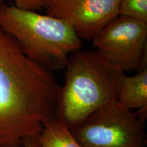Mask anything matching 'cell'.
<instances>
[{"label": "cell", "mask_w": 147, "mask_h": 147, "mask_svg": "<svg viewBox=\"0 0 147 147\" xmlns=\"http://www.w3.org/2000/svg\"><path fill=\"white\" fill-rule=\"evenodd\" d=\"M61 87L0 29V147H23L57 112Z\"/></svg>", "instance_id": "6da1fadb"}, {"label": "cell", "mask_w": 147, "mask_h": 147, "mask_svg": "<svg viewBox=\"0 0 147 147\" xmlns=\"http://www.w3.org/2000/svg\"><path fill=\"white\" fill-rule=\"evenodd\" d=\"M57 113L69 128L113 101L125 73L98 51H78L69 59Z\"/></svg>", "instance_id": "7a4b0ae2"}, {"label": "cell", "mask_w": 147, "mask_h": 147, "mask_svg": "<svg viewBox=\"0 0 147 147\" xmlns=\"http://www.w3.org/2000/svg\"><path fill=\"white\" fill-rule=\"evenodd\" d=\"M0 29L27 57L51 71L65 69L69 55L80 50L82 44L62 20L14 5L0 4Z\"/></svg>", "instance_id": "3957f363"}, {"label": "cell", "mask_w": 147, "mask_h": 147, "mask_svg": "<svg viewBox=\"0 0 147 147\" xmlns=\"http://www.w3.org/2000/svg\"><path fill=\"white\" fill-rule=\"evenodd\" d=\"M82 147H146L145 121L117 100L102 106L69 128Z\"/></svg>", "instance_id": "277c9868"}, {"label": "cell", "mask_w": 147, "mask_h": 147, "mask_svg": "<svg viewBox=\"0 0 147 147\" xmlns=\"http://www.w3.org/2000/svg\"><path fill=\"white\" fill-rule=\"evenodd\" d=\"M92 41L97 51L124 73L140 70L146 49L147 23L118 15Z\"/></svg>", "instance_id": "5b68a950"}, {"label": "cell", "mask_w": 147, "mask_h": 147, "mask_svg": "<svg viewBox=\"0 0 147 147\" xmlns=\"http://www.w3.org/2000/svg\"><path fill=\"white\" fill-rule=\"evenodd\" d=\"M120 0H48L47 14L65 22L80 39L92 40L119 15Z\"/></svg>", "instance_id": "8992f818"}, {"label": "cell", "mask_w": 147, "mask_h": 147, "mask_svg": "<svg viewBox=\"0 0 147 147\" xmlns=\"http://www.w3.org/2000/svg\"><path fill=\"white\" fill-rule=\"evenodd\" d=\"M117 102L127 110L136 111L144 121L147 115V68L133 76H125L119 89Z\"/></svg>", "instance_id": "52a82bcc"}, {"label": "cell", "mask_w": 147, "mask_h": 147, "mask_svg": "<svg viewBox=\"0 0 147 147\" xmlns=\"http://www.w3.org/2000/svg\"><path fill=\"white\" fill-rule=\"evenodd\" d=\"M38 138L41 147H82L57 113L45 123Z\"/></svg>", "instance_id": "ba28073f"}, {"label": "cell", "mask_w": 147, "mask_h": 147, "mask_svg": "<svg viewBox=\"0 0 147 147\" xmlns=\"http://www.w3.org/2000/svg\"><path fill=\"white\" fill-rule=\"evenodd\" d=\"M119 15L147 23V0H120Z\"/></svg>", "instance_id": "9c48e42d"}, {"label": "cell", "mask_w": 147, "mask_h": 147, "mask_svg": "<svg viewBox=\"0 0 147 147\" xmlns=\"http://www.w3.org/2000/svg\"><path fill=\"white\" fill-rule=\"evenodd\" d=\"M13 1L15 6L18 8L32 11H36L45 8L48 0H10Z\"/></svg>", "instance_id": "30bf717a"}, {"label": "cell", "mask_w": 147, "mask_h": 147, "mask_svg": "<svg viewBox=\"0 0 147 147\" xmlns=\"http://www.w3.org/2000/svg\"><path fill=\"white\" fill-rule=\"evenodd\" d=\"M23 147H41V146H40V144L38 137H36L27 140V142L24 144Z\"/></svg>", "instance_id": "8fae6325"}, {"label": "cell", "mask_w": 147, "mask_h": 147, "mask_svg": "<svg viewBox=\"0 0 147 147\" xmlns=\"http://www.w3.org/2000/svg\"><path fill=\"white\" fill-rule=\"evenodd\" d=\"M3 3V0H0V4Z\"/></svg>", "instance_id": "7c38bea8"}]
</instances>
